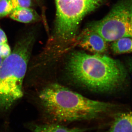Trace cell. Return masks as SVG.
Returning <instances> with one entry per match:
<instances>
[{"label": "cell", "instance_id": "obj_1", "mask_svg": "<svg viewBox=\"0 0 132 132\" xmlns=\"http://www.w3.org/2000/svg\"><path fill=\"white\" fill-rule=\"evenodd\" d=\"M66 69L72 79L88 90L108 93L120 87L126 79V70L120 61L102 54L73 52Z\"/></svg>", "mask_w": 132, "mask_h": 132}, {"label": "cell", "instance_id": "obj_2", "mask_svg": "<svg viewBox=\"0 0 132 132\" xmlns=\"http://www.w3.org/2000/svg\"><path fill=\"white\" fill-rule=\"evenodd\" d=\"M39 98L45 112L59 122L94 119L112 112L117 106L91 100L57 83L45 87L40 92Z\"/></svg>", "mask_w": 132, "mask_h": 132}, {"label": "cell", "instance_id": "obj_3", "mask_svg": "<svg viewBox=\"0 0 132 132\" xmlns=\"http://www.w3.org/2000/svg\"><path fill=\"white\" fill-rule=\"evenodd\" d=\"M35 39V32L26 33L0 66V110L9 109L23 97V82Z\"/></svg>", "mask_w": 132, "mask_h": 132}, {"label": "cell", "instance_id": "obj_4", "mask_svg": "<svg viewBox=\"0 0 132 132\" xmlns=\"http://www.w3.org/2000/svg\"><path fill=\"white\" fill-rule=\"evenodd\" d=\"M105 0H55L56 14L51 39L68 42L76 38L85 16L100 7Z\"/></svg>", "mask_w": 132, "mask_h": 132}, {"label": "cell", "instance_id": "obj_5", "mask_svg": "<svg viewBox=\"0 0 132 132\" xmlns=\"http://www.w3.org/2000/svg\"><path fill=\"white\" fill-rule=\"evenodd\" d=\"M132 0H121L106 16L87 28L97 33L107 42L132 37Z\"/></svg>", "mask_w": 132, "mask_h": 132}, {"label": "cell", "instance_id": "obj_6", "mask_svg": "<svg viewBox=\"0 0 132 132\" xmlns=\"http://www.w3.org/2000/svg\"><path fill=\"white\" fill-rule=\"evenodd\" d=\"M79 47L94 54H102L106 52L108 42L97 33L87 28L79 38Z\"/></svg>", "mask_w": 132, "mask_h": 132}, {"label": "cell", "instance_id": "obj_7", "mask_svg": "<svg viewBox=\"0 0 132 132\" xmlns=\"http://www.w3.org/2000/svg\"><path fill=\"white\" fill-rule=\"evenodd\" d=\"M9 16L13 20L25 24L36 22L40 20L39 14L31 7L15 9Z\"/></svg>", "mask_w": 132, "mask_h": 132}, {"label": "cell", "instance_id": "obj_8", "mask_svg": "<svg viewBox=\"0 0 132 132\" xmlns=\"http://www.w3.org/2000/svg\"><path fill=\"white\" fill-rule=\"evenodd\" d=\"M131 112L118 114L109 132H132Z\"/></svg>", "mask_w": 132, "mask_h": 132}, {"label": "cell", "instance_id": "obj_9", "mask_svg": "<svg viewBox=\"0 0 132 132\" xmlns=\"http://www.w3.org/2000/svg\"><path fill=\"white\" fill-rule=\"evenodd\" d=\"M33 132H84L87 129L80 128H69L59 124L35 125Z\"/></svg>", "mask_w": 132, "mask_h": 132}, {"label": "cell", "instance_id": "obj_10", "mask_svg": "<svg viewBox=\"0 0 132 132\" xmlns=\"http://www.w3.org/2000/svg\"><path fill=\"white\" fill-rule=\"evenodd\" d=\"M114 54H120L132 52L131 38L125 37L113 42L111 46Z\"/></svg>", "mask_w": 132, "mask_h": 132}, {"label": "cell", "instance_id": "obj_11", "mask_svg": "<svg viewBox=\"0 0 132 132\" xmlns=\"http://www.w3.org/2000/svg\"><path fill=\"white\" fill-rule=\"evenodd\" d=\"M13 10L11 0H0V18L9 15Z\"/></svg>", "mask_w": 132, "mask_h": 132}, {"label": "cell", "instance_id": "obj_12", "mask_svg": "<svg viewBox=\"0 0 132 132\" xmlns=\"http://www.w3.org/2000/svg\"><path fill=\"white\" fill-rule=\"evenodd\" d=\"M14 9L17 8L31 7L32 5V0H11Z\"/></svg>", "mask_w": 132, "mask_h": 132}, {"label": "cell", "instance_id": "obj_13", "mask_svg": "<svg viewBox=\"0 0 132 132\" xmlns=\"http://www.w3.org/2000/svg\"><path fill=\"white\" fill-rule=\"evenodd\" d=\"M12 52L11 48L8 43L0 45V57L3 59L9 56Z\"/></svg>", "mask_w": 132, "mask_h": 132}, {"label": "cell", "instance_id": "obj_14", "mask_svg": "<svg viewBox=\"0 0 132 132\" xmlns=\"http://www.w3.org/2000/svg\"><path fill=\"white\" fill-rule=\"evenodd\" d=\"M7 43V36L4 31L0 28V45Z\"/></svg>", "mask_w": 132, "mask_h": 132}, {"label": "cell", "instance_id": "obj_15", "mask_svg": "<svg viewBox=\"0 0 132 132\" xmlns=\"http://www.w3.org/2000/svg\"><path fill=\"white\" fill-rule=\"evenodd\" d=\"M3 60V59L2 58H1V57H0V66H1V64L2 63Z\"/></svg>", "mask_w": 132, "mask_h": 132}]
</instances>
